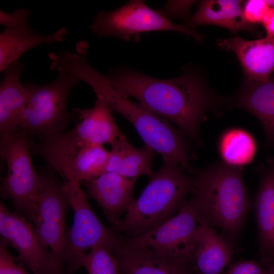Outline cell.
<instances>
[{"label": "cell", "mask_w": 274, "mask_h": 274, "mask_svg": "<svg viewBox=\"0 0 274 274\" xmlns=\"http://www.w3.org/2000/svg\"><path fill=\"white\" fill-rule=\"evenodd\" d=\"M260 262L274 261V160L262 175L254 200Z\"/></svg>", "instance_id": "9a60e30c"}, {"label": "cell", "mask_w": 274, "mask_h": 274, "mask_svg": "<svg viewBox=\"0 0 274 274\" xmlns=\"http://www.w3.org/2000/svg\"><path fill=\"white\" fill-rule=\"evenodd\" d=\"M262 23L267 33V37L274 38V8H270Z\"/></svg>", "instance_id": "1f68e13d"}, {"label": "cell", "mask_w": 274, "mask_h": 274, "mask_svg": "<svg viewBox=\"0 0 274 274\" xmlns=\"http://www.w3.org/2000/svg\"><path fill=\"white\" fill-rule=\"evenodd\" d=\"M219 46L234 52L250 82L269 80L274 71V38L247 40L239 37L220 40Z\"/></svg>", "instance_id": "5bb4252c"}, {"label": "cell", "mask_w": 274, "mask_h": 274, "mask_svg": "<svg viewBox=\"0 0 274 274\" xmlns=\"http://www.w3.org/2000/svg\"><path fill=\"white\" fill-rule=\"evenodd\" d=\"M33 224L35 232L42 243L54 256L65 263L66 226L46 220L38 221Z\"/></svg>", "instance_id": "484cf974"}, {"label": "cell", "mask_w": 274, "mask_h": 274, "mask_svg": "<svg viewBox=\"0 0 274 274\" xmlns=\"http://www.w3.org/2000/svg\"><path fill=\"white\" fill-rule=\"evenodd\" d=\"M73 73L80 81L90 86L96 98L125 118L137 131L145 145L160 154L163 162L180 166L190 174L195 173L190 163L189 146L180 129L119 93L106 75L93 68L87 59L78 62Z\"/></svg>", "instance_id": "7a4b0ae2"}, {"label": "cell", "mask_w": 274, "mask_h": 274, "mask_svg": "<svg viewBox=\"0 0 274 274\" xmlns=\"http://www.w3.org/2000/svg\"><path fill=\"white\" fill-rule=\"evenodd\" d=\"M268 270V274H274V261L265 266Z\"/></svg>", "instance_id": "d6a6232c"}, {"label": "cell", "mask_w": 274, "mask_h": 274, "mask_svg": "<svg viewBox=\"0 0 274 274\" xmlns=\"http://www.w3.org/2000/svg\"><path fill=\"white\" fill-rule=\"evenodd\" d=\"M90 28L99 37H115L126 41L132 39L136 41L140 33L154 31H176L191 36L197 41L202 40L194 29L167 20L142 0L129 1L111 11H99Z\"/></svg>", "instance_id": "ba28073f"}, {"label": "cell", "mask_w": 274, "mask_h": 274, "mask_svg": "<svg viewBox=\"0 0 274 274\" xmlns=\"http://www.w3.org/2000/svg\"><path fill=\"white\" fill-rule=\"evenodd\" d=\"M1 238L19 254V259L33 274H61L64 263L40 241L34 226L22 215L0 203Z\"/></svg>", "instance_id": "8fae6325"}, {"label": "cell", "mask_w": 274, "mask_h": 274, "mask_svg": "<svg viewBox=\"0 0 274 274\" xmlns=\"http://www.w3.org/2000/svg\"><path fill=\"white\" fill-rule=\"evenodd\" d=\"M198 225L195 201L191 196L179 212L163 224L141 236L126 239L177 261L193 264Z\"/></svg>", "instance_id": "30bf717a"}, {"label": "cell", "mask_w": 274, "mask_h": 274, "mask_svg": "<svg viewBox=\"0 0 274 274\" xmlns=\"http://www.w3.org/2000/svg\"><path fill=\"white\" fill-rule=\"evenodd\" d=\"M193 1H168L165 5L156 11L167 20L188 17Z\"/></svg>", "instance_id": "f1b7e54d"}, {"label": "cell", "mask_w": 274, "mask_h": 274, "mask_svg": "<svg viewBox=\"0 0 274 274\" xmlns=\"http://www.w3.org/2000/svg\"><path fill=\"white\" fill-rule=\"evenodd\" d=\"M192 192L199 224L216 227L234 245L251 207L243 167L218 163L194 173Z\"/></svg>", "instance_id": "3957f363"}, {"label": "cell", "mask_w": 274, "mask_h": 274, "mask_svg": "<svg viewBox=\"0 0 274 274\" xmlns=\"http://www.w3.org/2000/svg\"><path fill=\"white\" fill-rule=\"evenodd\" d=\"M139 197L134 199L123 219L110 228L127 238L141 236L175 216L192 193L194 178L177 165L163 162L153 173Z\"/></svg>", "instance_id": "277c9868"}, {"label": "cell", "mask_w": 274, "mask_h": 274, "mask_svg": "<svg viewBox=\"0 0 274 274\" xmlns=\"http://www.w3.org/2000/svg\"><path fill=\"white\" fill-rule=\"evenodd\" d=\"M269 7L274 8V0H265Z\"/></svg>", "instance_id": "836d02e7"}, {"label": "cell", "mask_w": 274, "mask_h": 274, "mask_svg": "<svg viewBox=\"0 0 274 274\" xmlns=\"http://www.w3.org/2000/svg\"><path fill=\"white\" fill-rule=\"evenodd\" d=\"M112 111L103 100L96 98L91 108L73 109L72 115L76 119L73 128L89 145L111 144L124 134L118 126Z\"/></svg>", "instance_id": "2e32d148"}, {"label": "cell", "mask_w": 274, "mask_h": 274, "mask_svg": "<svg viewBox=\"0 0 274 274\" xmlns=\"http://www.w3.org/2000/svg\"><path fill=\"white\" fill-rule=\"evenodd\" d=\"M0 154L7 166V174L1 178V194L32 222L43 177L33 164L30 137L19 129L1 135Z\"/></svg>", "instance_id": "52a82bcc"}, {"label": "cell", "mask_w": 274, "mask_h": 274, "mask_svg": "<svg viewBox=\"0 0 274 274\" xmlns=\"http://www.w3.org/2000/svg\"><path fill=\"white\" fill-rule=\"evenodd\" d=\"M24 68L18 59L3 72L0 84V134L14 131L18 125L27 100L25 84L20 77Z\"/></svg>", "instance_id": "e0dca14e"}, {"label": "cell", "mask_w": 274, "mask_h": 274, "mask_svg": "<svg viewBox=\"0 0 274 274\" xmlns=\"http://www.w3.org/2000/svg\"><path fill=\"white\" fill-rule=\"evenodd\" d=\"M251 82L238 95L236 104L259 120L267 141L274 144V81Z\"/></svg>", "instance_id": "603a6c76"}, {"label": "cell", "mask_w": 274, "mask_h": 274, "mask_svg": "<svg viewBox=\"0 0 274 274\" xmlns=\"http://www.w3.org/2000/svg\"><path fill=\"white\" fill-rule=\"evenodd\" d=\"M111 145L110 156L106 172H114L123 177L136 179L142 175L151 177L152 163L155 152L144 145L132 146L124 134Z\"/></svg>", "instance_id": "ffe728a7"}, {"label": "cell", "mask_w": 274, "mask_h": 274, "mask_svg": "<svg viewBox=\"0 0 274 274\" xmlns=\"http://www.w3.org/2000/svg\"><path fill=\"white\" fill-rule=\"evenodd\" d=\"M9 245L1 238L0 242V274H29L18 259L8 250Z\"/></svg>", "instance_id": "4316f807"}, {"label": "cell", "mask_w": 274, "mask_h": 274, "mask_svg": "<svg viewBox=\"0 0 274 274\" xmlns=\"http://www.w3.org/2000/svg\"><path fill=\"white\" fill-rule=\"evenodd\" d=\"M136 179L123 177L114 172H106L84 182L87 194L101 208L112 226L117 225L134 200Z\"/></svg>", "instance_id": "4fadbf2b"}, {"label": "cell", "mask_w": 274, "mask_h": 274, "mask_svg": "<svg viewBox=\"0 0 274 274\" xmlns=\"http://www.w3.org/2000/svg\"><path fill=\"white\" fill-rule=\"evenodd\" d=\"M106 77L121 94L136 98L145 108L174 122L184 135L200 143V125L214 103L196 75L185 71L177 78L162 79L132 70L115 69Z\"/></svg>", "instance_id": "6da1fadb"}, {"label": "cell", "mask_w": 274, "mask_h": 274, "mask_svg": "<svg viewBox=\"0 0 274 274\" xmlns=\"http://www.w3.org/2000/svg\"><path fill=\"white\" fill-rule=\"evenodd\" d=\"M242 1L207 0L201 1L187 24L190 27L213 24L231 31H252L253 25L244 19Z\"/></svg>", "instance_id": "44dd1931"}, {"label": "cell", "mask_w": 274, "mask_h": 274, "mask_svg": "<svg viewBox=\"0 0 274 274\" xmlns=\"http://www.w3.org/2000/svg\"><path fill=\"white\" fill-rule=\"evenodd\" d=\"M32 154L42 158L64 182H84L105 173L110 151L104 146L86 143L74 128L36 142L30 138Z\"/></svg>", "instance_id": "8992f818"}, {"label": "cell", "mask_w": 274, "mask_h": 274, "mask_svg": "<svg viewBox=\"0 0 274 274\" xmlns=\"http://www.w3.org/2000/svg\"><path fill=\"white\" fill-rule=\"evenodd\" d=\"M41 174L43 182L35 201L31 222L52 221L66 226V213L71 206L64 183L59 181L51 168Z\"/></svg>", "instance_id": "7402d4cb"}, {"label": "cell", "mask_w": 274, "mask_h": 274, "mask_svg": "<svg viewBox=\"0 0 274 274\" xmlns=\"http://www.w3.org/2000/svg\"><path fill=\"white\" fill-rule=\"evenodd\" d=\"M83 267L88 274H123L112 250L103 244L93 246L82 255L78 268Z\"/></svg>", "instance_id": "d4e9b609"}, {"label": "cell", "mask_w": 274, "mask_h": 274, "mask_svg": "<svg viewBox=\"0 0 274 274\" xmlns=\"http://www.w3.org/2000/svg\"><path fill=\"white\" fill-rule=\"evenodd\" d=\"M80 80L61 71L49 83L25 84L27 100L18 129L39 142L50 140L65 131L71 118L67 111L68 98Z\"/></svg>", "instance_id": "5b68a950"}, {"label": "cell", "mask_w": 274, "mask_h": 274, "mask_svg": "<svg viewBox=\"0 0 274 274\" xmlns=\"http://www.w3.org/2000/svg\"><path fill=\"white\" fill-rule=\"evenodd\" d=\"M270 8L265 0H249L243 7L244 19L249 24L262 23Z\"/></svg>", "instance_id": "83f0119b"}, {"label": "cell", "mask_w": 274, "mask_h": 274, "mask_svg": "<svg viewBox=\"0 0 274 274\" xmlns=\"http://www.w3.org/2000/svg\"><path fill=\"white\" fill-rule=\"evenodd\" d=\"M224 274H268V270L260 262L242 260L230 265Z\"/></svg>", "instance_id": "f546056e"}, {"label": "cell", "mask_w": 274, "mask_h": 274, "mask_svg": "<svg viewBox=\"0 0 274 274\" xmlns=\"http://www.w3.org/2000/svg\"><path fill=\"white\" fill-rule=\"evenodd\" d=\"M219 151L224 163L242 167L250 163L256 151L253 137L241 128H231L224 132L219 142Z\"/></svg>", "instance_id": "cb8c5ba5"}, {"label": "cell", "mask_w": 274, "mask_h": 274, "mask_svg": "<svg viewBox=\"0 0 274 274\" xmlns=\"http://www.w3.org/2000/svg\"><path fill=\"white\" fill-rule=\"evenodd\" d=\"M30 15V11L24 8L15 10L11 13L1 10L0 24L9 28L21 26L28 23Z\"/></svg>", "instance_id": "4dcf8cb0"}, {"label": "cell", "mask_w": 274, "mask_h": 274, "mask_svg": "<svg viewBox=\"0 0 274 274\" xmlns=\"http://www.w3.org/2000/svg\"><path fill=\"white\" fill-rule=\"evenodd\" d=\"M64 183L74 213L73 224L66 233L65 257L71 274L79 269V259L87 250L100 244L112 250L120 237L102 224L90 205L81 182L70 180Z\"/></svg>", "instance_id": "9c48e42d"}, {"label": "cell", "mask_w": 274, "mask_h": 274, "mask_svg": "<svg viewBox=\"0 0 274 274\" xmlns=\"http://www.w3.org/2000/svg\"><path fill=\"white\" fill-rule=\"evenodd\" d=\"M235 245L213 227L199 224L193 265L198 274H221L230 262Z\"/></svg>", "instance_id": "ac0fdd59"}, {"label": "cell", "mask_w": 274, "mask_h": 274, "mask_svg": "<svg viewBox=\"0 0 274 274\" xmlns=\"http://www.w3.org/2000/svg\"><path fill=\"white\" fill-rule=\"evenodd\" d=\"M123 274H198L194 265L172 259L121 237L112 250Z\"/></svg>", "instance_id": "7c38bea8"}, {"label": "cell", "mask_w": 274, "mask_h": 274, "mask_svg": "<svg viewBox=\"0 0 274 274\" xmlns=\"http://www.w3.org/2000/svg\"><path fill=\"white\" fill-rule=\"evenodd\" d=\"M67 34V29L61 27L51 35H42L28 23L14 28H6L0 33V72L30 49L63 42Z\"/></svg>", "instance_id": "d6986e66"}]
</instances>
